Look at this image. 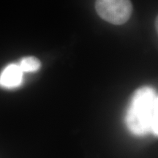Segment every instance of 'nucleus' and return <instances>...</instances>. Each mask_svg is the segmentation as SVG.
<instances>
[{
    "mask_svg": "<svg viewBox=\"0 0 158 158\" xmlns=\"http://www.w3.org/2000/svg\"><path fill=\"white\" fill-rule=\"evenodd\" d=\"M158 99L156 91L144 86L136 90L126 114V124L136 135H157Z\"/></svg>",
    "mask_w": 158,
    "mask_h": 158,
    "instance_id": "1",
    "label": "nucleus"
},
{
    "mask_svg": "<svg viewBox=\"0 0 158 158\" xmlns=\"http://www.w3.org/2000/svg\"><path fill=\"white\" fill-rule=\"evenodd\" d=\"M95 7L102 19L115 25L127 22L133 12L130 0H97Z\"/></svg>",
    "mask_w": 158,
    "mask_h": 158,
    "instance_id": "2",
    "label": "nucleus"
},
{
    "mask_svg": "<svg viewBox=\"0 0 158 158\" xmlns=\"http://www.w3.org/2000/svg\"><path fill=\"white\" fill-rule=\"evenodd\" d=\"M19 65L23 73H31L39 70L41 66V63L36 57L27 56L21 59Z\"/></svg>",
    "mask_w": 158,
    "mask_h": 158,
    "instance_id": "4",
    "label": "nucleus"
},
{
    "mask_svg": "<svg viewBox=\"0 0 158 158\" xmlns=\"http://www.w3.org/2000/svg\"><path fill=\"white\" fill-rule=\"evenodd\" d=\"M23 72L19 65L9 64L4 69L0 75V85L5 88H15L22 82Z\"/></svg>",
    "mask_w": 158,
    "mask_h": 158,
    "instance_id": "3",
    "label": "nucleus"
}]
</instances>
